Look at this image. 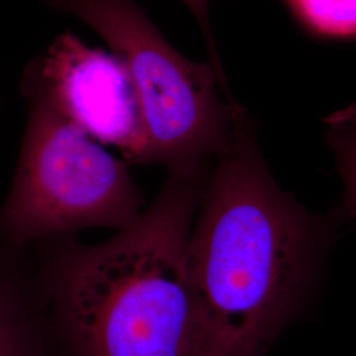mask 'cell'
I'll list each match as a JSON object with an SVG mask.
<instances>
[{"instance_id":"obj_3","label":"cell","mask_w":356,"mask_h":356,"mask_svg":"<svg viewBox=\"0 0 356 356\" xmlns=\"http://www.w3.org/2000/svg\"><path fill=\"white\" fill-rule=\"evenodd\" d=\"M91 26L132 78L145 136L144 164L172 176L206 175L229 147L243 107L210 63L175 49L134 0H48Z\"/></svg>"},{"instance_id":"obj_1","label":"cell","mask_w":356,"mask_h":356,"mask_svg":"<svg viewBox=\"0 0 356 356\" xmlns=\"http://www.w3.org/2000/svg\"><path fill=\"white\" fill-rule=\"evenodd\" d=\"M326 244V222L279 188L243 108L188 243L191 356H267L302 313Z\"/></svg>"},{"instance_id":"obj_5","label":"cell","mask_w":356,"mask_h":356,"mask_svg":"<svg viewBox=\"0 0 356 356\" xmlns=\"http://www.w3.org/2000/svg\"><path fill=\"white\" fill-rule=\"evenodd\" d=\"M23 81L42 90L90 138L118 148L127 163L144 164L140 104L127 67L116 54L64 33L31 64Z\"/></svg>"},{"instance_id":"obj_9","label":"cell","mask_w":356,"mask_h":356,"mask_svg":"<svg viewBox=\"0 0 356 356\" xmlns=\"http://www.w3.org/2000/svg\"><path fill=\"white\" fill-rule=\"evenodd\" d=\"M181 1L185 3L189 7V10L195 16V19L198 20V24L201 26V29L204 32V38H206V42H207L209 54H210V64L214 66V69H216L219 78L225 83H227L223 66H222L219 54H218V51H216V41H214V38H213L210 20H209V1L210 0H181Z\"/></svg>"},{"instance_id":"obj_6","label":"cell","mask_w":356,"mask_h":356,"mask_svg":"<svg viewBox=\"0 0 356 356\" xmlns=\"http://www.w3.org/2000/svg\"><path fill=\"white\" fill-rule=\"evenodd\" d=\"M0 356H53L35 250L13 243L1 231Z\"/></svg>"},{"instance_id":"obj_4","label":"cell","mask_w":356,"mask_h":356,"mask_svg":"<svg viewBox=\"0 0 356 356\" xmlns=\"http://www.w3.org/2000/svg\"><path fill=\"white\" fill-rule=\"evenodd\" d=\"M29 103L0 231L31 245L85 229L122 231L141 216L143 197L128 170L101 143L66 118L38 86L23 81Z\"/></svg>"},{"instance_id":"obj_8","label":"cell","mask_w":356,"mask_h":356,"mask_svg":"<svg viewBox=\"0 0 356 356\" xmlns=\"http://www.w3.org/2000/svg\"><path fill=\"white\" fill-rule=\"evenodd\" d=\"M296 16L326 38L356 36V0H288Z\"/></svg>"},{"instance_id":"obj_2","label":"cell","mask_w":356,"mask_h":356,"mask_svg":"<svg viewBox=\"0 0 356 356\" xmlns=\"http://www.w3.org/2000/svg\"><path fill=\"white\" fill-rule=\"evenodd\" d=\"M207 173L169 175L139 219L104 242L31 244L51 355L191 356L186 257Z\"/></svg>"},{"instance_id":"obj_7","label":"cell","mask_w":356,"mask_h":356,"mask_svg":"<svg viewBox=\"0 0 356 356\" xmlns=\"http://www.w3.org/2000/svg\"><path fill=\"white\" fill-rule=\"evenodd\" d=\"M325 128L343 182V213L356 220V104L327 116Z\"/></svg>"}]
</instances>
